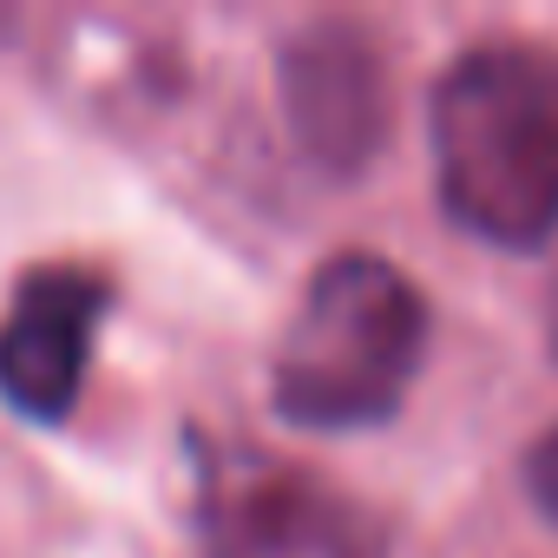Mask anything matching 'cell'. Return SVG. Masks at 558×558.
Masks as SVG:
<instances>
[{"label":"cell","mask_w":558,"mask_h":558,"mask_svg":"<svg viewBox=\"0 0 558 558\" xmlns=\"http://www.w3.org/2000/svg\"><path fill=\"white\" fill-rule=\"evenodd\" d=\"M434 178L453 223L532 250L558 230V53L486 40L460 53L427 106Z\"/></svg>","instance_id":"1"},{"label":"cell","mask_w":558,"mask_h":558,"mask_svg":"<svg viewBox=\"0 0 558 558\" xmlns=\"http://www.w3.org/2000/svg\"><path fill=\"white\" fill-rule=\"evenodd\" d=\"M427 303L408 276L375 250L329 256L276 342L269 395L296 427H381L421 368Z\"/></svg>","instance_id":"2"},{"label":"cell","mask_w":558,"mask_h":558,"mask_svg":"<svg viewBox=\"0 0 558 558\" xmlns=\"http://www.w3.org/2000/svg\"><path fill=\"white\" fill-rule=\"evenodd\" d=\"M197 532L204 558H388V532L355 493L250 447L204 473Z\"/></svg>","instance_id":"3"},{"label":"cell","mask_w":558,"mask_h":558,"mask_svg":"<svg viewBox=\"0 0 558 558\" xmlns=\"http://www.w3.org/2000/svg\"><path fill=\"white\" fill-rule=\"evenodd\" d=\"M106 303V276L86 263L27 269L14 283V303L0 310V401L27 421H66L86 388Z\"/></svg>","instance_id":"4"},{"label":"cell","mask_w":558,"mask_h":558,"mask_svg":"<svg viewBox=\"0 0 558 558\" xmlns=\"http://www.w3.org/2000/svg\"><path fill=\"white\" fill-rule=\"evenodd\" d=\"M283 106L303 151L329 171L368 165L388 132V73L362 27H310L283 47Z\"/></svg>","instance_id":"5"},{"label":"cell","mask_w":558,"mask_h":558,"mask_svg":"<svg viewBox=\"0 0 558 558\" xmlns=\"http://www.w3.org/2000/svg\"><path fill=\"white\" fill-rule=\"evenodd\" d=\"M525 486H532L538 512H545V519H558V427H551V434H538V447L525 453Z\"/></svg>","instance_id":"6"},{"label":"cell","mask_w":558,"mask_h":558,"mask_svg":"<svg viewBox=\"0 0 558 558\" xmlns=\"http://www.w3.org/2000/svg\"><path fill=\"white\" fill-rule=\"evenodd\" d=\"M551 355H558V290H551Z\"/></svg>","instance_id":"7"}]
</instances>
